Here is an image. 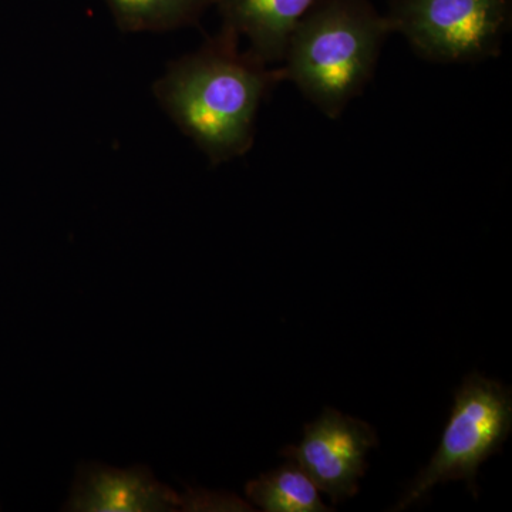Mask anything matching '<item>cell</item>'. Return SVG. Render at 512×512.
I'll return each mask as SVG.
<instances>
[{
  "label": "cell",
  "mask_w": 512,
  "mask_h": 512,
  "mask_svg": "<svg viewBox=\"0 0 512 512\" xmlns=\"http://www.w3.org/2000/svg\"><path fill=\"white\" fill-rule=\"evenodd\" d=\"M511 426L510 387L478 373L468 375L458 387L436 454L393 510L410 507L426 497L434 485L446 481L466 480L476 494L478 468L501 450Z\"/></svg>",
  "instance_id": "3957f363"
},
{
  "label": "cell",
  "mask_w": 512,
  "mask_h": 512,
  "mask_svg": "<svg viewBox=\"0 0 512 512\" xmlns=\"http://www.w3.org/2000/svg\"><path fill=\"white\" fill-rule=\"evenodd\" d=\"M376 446L370 424L328 407L318 420L306 424L301 443L282 448L281 456L295 461L336 505L359 491L367 453Z\"/></svg>",
  "instance_id": "5b68a950"
},
{
  "label": "cell",
  "mask_w": 512,
  "mask_h": 512,
  "mask_svg": "<svg viewBox=\"0 0 512 512\" xmlns=\"http://www.w3.org/2000/svg\"><path fill=\"white\" fill-rule=\"evenodd\" d=\"M389 33V19L369 0H319L289 37L284 82L338 119L372 79Z\"/></svg>",
  "instance_id": "7a4b0ae2"
},
{
  "label": "cell",
  "mask_w": 512,
  "mask_h": 512,
  "mask_svg": "<svg viewBox=\"0 0 512 512\" xmlns=\"http://www.w3.org/2000/svg\"><path fill=\"white\" fill-rule=\"evenodd\" d=\"M510 0H393L392 32L437 63L480 62L498 55Z\"/></svg>",
  "instance_id": "277c9868"
},
{
  "label": "cell",
  "mask_w": 512,
  "mask_h": 512,
  "mask_svg": "<svg viewBox=\"0 0 512 512\" xmlns=\"http://www.w3.org/2000/svg\"><path fill=\"white\" fill-rule=\"evenodd\" d=\"M117 28L127 33H160L187 28L215 0H104Z\"/></svg>",
  "instance_id": "ba28073f"
},
{
  "label": "cell",
  "mask_w": 512,
  "mask_h": 512,
  "mask_svg": "<svg viewBox=\"0 0 512 512\" xmlns=\"http://www.w3.org/2000/svg\"><path fill=\"white\" fill-rule=\"evenodd\" d=\"M319 0H215L222 28L248 42V50L262 62L282 63L293 30Z\"/></svg>",
  "instance_id": "52a82bcc"
},
{
  "label": "cell",
  "mask_w": 512,
  "mask_h": 512,
  "mask_svg": "<svg viewBox=\"0 0 512 512\" xmlns=\"http://www.w3.org/2000/svg\"><path fill=\"white\" fill-rule=\"evenodd\" d=\"M247 497L262 511L323 512L330 508L320 501L319 490L295 461L249 481Z\"/></svg>",
  "instance_id": "9c48e42d"
},
{
  "label": "cell",
  "mask_w": 512,
  "mask_h": 512,
  "mask_svg": "<svg viewBox=\"0 0 512 512\" xmlns=\"http://www.w3.org/2000/svg\"><path fill=\"white\" fill-rule=\"evenodd\" d=\"M281 82V67L242 50L239 37L222 28L200 49L168 64L153 94L175 126L218 165L251 150L262 101Z\"/></svg>",
  "instance_id": "6da1fadb"
},
{
  "label": "cell",
  "mask_w": 512,
  "mask_h": 512,
  "mask_svg": "<svg viewBox=\"0 0 512 512\" xmlns=\"http://www.w3.org/2000/svg\"><path fill=\"white\" fill-rule=\"evenodd\" d=\"M183 505L181 497L157 483L143 467L113 470L84 467L77 478L69 510L136 512L173 510Z\"/></svg>",
  "instance_id": "8992f818"
}]
</instances>
